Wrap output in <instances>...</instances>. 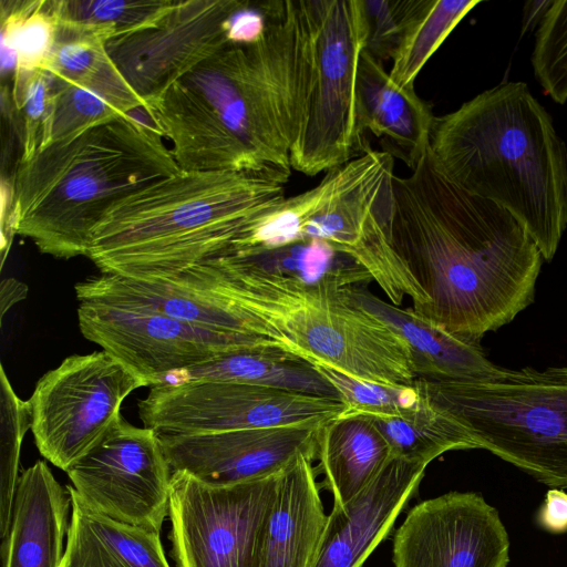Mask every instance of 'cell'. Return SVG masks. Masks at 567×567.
Listing matches in <instances>:
<instances>
[{"instance_id": "1", "label": "cell", "mask_w": 567, "mask_h": 567, "mask_svg": "<svg viewBox=\"0 0 567 567\" xmlns=\"http://www.w3.org/2000/svg\"><path fill=\"white\" fill-rule=\"evenodd\" d=\"M390 243L425 293L416 312L472 341L509 323L535 296L543 256L506 209L447 179L430 152L393 177Z\"/></svg>"}, {"instance_id": "2", "label": "cell", "mask_w": 567, "mask_h": 567, "mask_svg": "<svg viewBox=\"0 0 567 567\" xmlns=\"http://www.w3.org/2000/svg\"><path fill=\"white\" fill-rule=\"evenodd\" d=\"M307 78L299 0H284L258 41L221 49L145 112L183 171H291Z\"/></svg>"}, {"instance_id": "3", "label": "cell", "mask_w": 567, "mask_h": 567, "mask_svg": "<svg viewBox=\"0 0 567 567\" xmlns=\"http://www.w3.org/2000/svg\"><path fill=\"white\" fill-rule=\"evenodd\" d=\"M429 152L447 179L506 209L554 258L567 228V150L526 83L502 82L435 116Z\"/></svg>"}, {"instance_id": "4", "label": "cell", "mask_w": 567, "mask_h": 567, "mask_svg": "<svg viewBox=\"0 0 567 567\" xmlns=\"http://www.w3.org/2000/svg\"><path fill=\"white\" fill-rule=\"evenodd\" d=\"M290 171H183L113 203L90 235L101 274L172 279L226 254L248 223L285 197Z\"/></svg>"}, {"instance_id": "5", "label": "cell", "mask_w": 567, "mask_h": 567, "mask_svg": "<svg viewBox=\"0 0 567 567\" xmlns=\"http://www.w3.org/2000/svg\"><path fill=\"white\" fill-rule=\"evenodd\" d=\"M179 171L155 127L122 116L19 162L12 230L42 254L86 256L91 231L113 203Z\"/></svg>"}, {"instance_id": "6", "label": "cell", "mask_w": 567, "mask_h": 567, "mask_svg": "<svg viewBox=\"0 0 567 567\" xmlns=\"http://www.w3.org/2000/svg\"><path fill=\"white\" fill-rule=\"evenodd\" d=\"M199 266L241 302L251 334L360 378L396 384L416 379L404 343L351 303L346 290L269 275L230 256Z\"/></svg>"}, {"instance_id": "7", "label": "cell", "mask_w": 567, "mask_h": 567, "mask_svg": "<svg viewBox=\"0 0 567 567\" xmlns=\"http://www.w3.org/2000/svg\"><path fill=\"white\" fill-rule=\"evenodd\" d=\"M414 385L487 450L551 488H567V367L501 368L480 381Z\"/></svg>"}, {"instance_id": "8", "label": "cell", "mask_w": 567, "mask_h": 567, "mask_svg": "<svg viewBox=\"0 0 567 567\" xmlns=\"http://www.w3.org/2000/svg\"><path fill=\"white\" fill-rule=\"evenodd\" d=\"M299 4L307 32L308 78L290 166L315 176L369 150L357 106L365 22L362 0H299Z\"/></svg>"}, {"instance_id": "9", "label": "cell", "mask_w": 567, "mask_h": 567, "mask_svg": "<svg viewBox=\"0 0 567 567\" xmlns=\"http://www.w3.org/2000/svg\"><path fill=\"white\" fill-rule=\"evenodd\" d=\"M394 175L393 155L369 148L327 171L315 187L285 196L259 213L226 254L262 251L311 239L350 254L362 241L370 216L391 208Z\"/></svg>"}, {"instance_id": "10", "label": "cell", "mask_w": 567, "mask_h": 567, "mask_svg": "<svg viewBox=\"0 0 567 567\" xmlns=\"http://www.w3.org/2000/svg\"><path fill=\"white\" fill-rule=\"evenodd\" d=\"M148 383L105 351L66 357L44 373L29 399L40 454L66 472L122 417L121 405Z\"/></svg>"}, {"instance_id": "11", "label": "cell", "mask_w": 567, "mask_h": 567, "mask_svg": "<svg viewBox=\"0 0 567 567\" xmlns=\"http://www.w3.org/2000/svg\"><path fill=\"white\" fill-rule=\"evenodd\" d=\"M348 410L340 399L217 380L162 382L138 402L143 425L166 435L327 421Z\"/></svg>"}, {"instance_id": "12", "label": "cell", "mask_w": 567, "mask_h": 567, "mask_svg": "<svg viewBox=\"0 0 567 567\" xmlns=\"http://www.w3.org/2000/svg\"><path fill=\"white\" fill-rule=\"evenodd\" d=\"M279 473L215 486L173 472L168 517L176 567H252Z\"/></svg>"}, {"instance_id": "13", "label": "cell", "mask_w": 567, "mask_h": 567, "mask_svg": "<svg viewBox=\"0 0 567 567\" xmlns=\"http://www.w3.org/2000/svg\"><path fill=\"white\" fill-rule=\"evenodd\" d=\"M78 321L86 340L126 364L148 386L231 352L284 349L265 337L220 334L157 311L127 306L79 302Z\"/></svg>"}, {"instance_id": "14", "label": "cell", "mask_w": 567, "mask_h": 567, "mask_svg": "<svg viewBox=\"0 0 567 567\" xmlns=\"http://www.w3.org/2000/svg\"><path fill=\"white\" fill-rule=\"evenodd\" d=\"M66 474L93 511L161 533L169 512L173 472L155 431L122 416Z\"/></svg>"}, {"instance_id": "15", "label": "cell", "mask_w": 567, "mask_h": 567, "mask_svg": "<svg viewBox=\"0 0 567 567\" xmlns=\"http://www.w3.org/2000/svg\"><path fill=\"white\" fill-rule=\"evenodd\" d=\"M244 0H177L151 28L106 44L144 111L175 82L231 45L230 23Z\"/></svg>"}, {"instance_id": "16", "label": "cell", "mask_w": 567, "mask_h": 567, "mask_svg": "<svg viewBox=\"0 0 567 567\" xmlns=\"http://www.w3.org/2000/svg\"><path fill=\"white\" fill-rule=\"evenodd\" d=\"M509 537L480 493L449 492L413 506L393 537L394 567H507Z\"/></svg>"}, {"instance_id": "17", "label": "cell", "mask_w": 567, "mask_h": 567, "mask_svg": "<svg viewBox=\"0 0 567 567\" xmlns=\"http://www.w3.org/2000/svg\"><path fill=\"white\" fill-rule=\"evenodd\" d=\"M323 422L157 435L172 472H185L208 485L228 486L274 475L301 452L317 455Z\"/></svg>"}, {"instance_id": "18", "label": "cell", "mask_w": 567, "mask_h": 567, "mask_svg": "<svg viewBox=\"0 0 567 567\" xmlns=\"http://www.w3.org/2000/svg\"><path fill=\"white\" fill-rule=\"evenodd\" d=\"M426 466L393 455L367 488L333 506L313 567H361L417 492Z\"/></svg>"}, {"instance_id": "19", "label": "cell", "mask_w": 567, "mask_h": 567, "mask_svg": "<svg viewBox=\"0 0 567 567\" xmlns=\"http://www.w3.org/2000/svg\"><path fill=\"white\" fill-rule=\"evenodd\" d=\"M315 460L316 454L301 452L280 471L252 567H313L328 520Z\"/></svg>"}, {"instance_id": "20", "label": "cell", "mask_w": 567, "mask_h": 567, "mask_svg": "<svg viewBox=\"0 0 567 567\" xmlns=\"http://www.w3.org/2000/svg\"><path fill=\"white\" fill-rule=\"evenodd\" d=\"M347 299L389 328L406 347L416 378L436 381H480L501 368L480 342L457 337L417 315L389 303L365 288L346 290Z\"/></svg>"}, {"instance_id": "21", "label": "cell", "mask_w": 567, "mask_h": 567, "mask_svg": "<svg viewBox=\"0 0 567 567\" xmlns=\"http://www.w3.org/2000/svg\"><path fill=\"white\" fill-rule=\"evenodd\" d=\"M70 517V493L48 464L38 461L24 470L0 546L2 567H61Z\"/></svg>"}, {"instance_id": "22", "label": "cell", "mask_w": 567, "mask_h": 567, "mask_svg": "<svg viewBox=\"0 0 567 567\" xmlns=\"http://www.w3.org/2000/svg\"><path fill=\"white\" fill-rule=\"evenodd\" d=\"M357 106L362 131L388 141L410 168L427 152L435 120L431 106L414 86L399 87L367 50L359 60Z\"/></svg>"}, {"instance_id": "23", "label": "cell", "mask_w": 567, "mask_h": 567, "mask_svg": "<svg viewBox=\"0 0 567 567\" xmlns=\"http://www.w3.org/2000/svg\"><path fill=\"white\" fill-rule=\"evenodd\" d=\"M392 456L371 419L348 410L322 423L316 471L323 474L333 506H343L378 477Z\"/></svg>"}, {"instance_id": "24", "label": "cell", "mask_w": 567, "mask_h": 567, "mask_svg": "<svg viewBox=\"0 0 567 567\" xmlns=\"http://www.w3.org/2000/svg\"><path fill=\"white\" fill-rule=\"evenodd\" d=\"M66 488L71 517L61 567H171L159 532L109 518Z\"/></svg>"}, {"instance_id": "25", "label": "cell", "mask_w": 567, "mask_h": 567, "mask_svg": "<svg viewBox=\"0 0 567 567\" xmlns=\"http://www.w3.org/2000/svg\"><path fill=\"white\" fill-rule=\"evenodd\" d=\"M193 380L248 383L340 399L334 386L308 360L276 347L231 352L215 361L175 373L164 382Z\"/></svg>"}, {"instance_id": "26", "label": "cell", "mask_w": 567, "mask_h": 567, "mask_svg": "<svg viewBox=\"0 0 567 567\" xmlns=\"http://www.w3.org/2000/svg\"><path fill=\"white\" fill-rule=\"evenodd\" d=\"M262 272L305 285H329L347 290L373 280L352 256L323 240H305L274 249L227 254Z\"/></svg>"}, {"instance_id": "27", "label": "cell", "mask_w": 567, "mask_h": 567, "mask_svg": "<svg viewBox=\"0 0 567 567\" xmlns=\"http://www.w3.org/2000/svg\"><path fill=\"white\" fill-rule=\"evenodd\" d=\"M106 44L96 37L59 27L55 44L42 70L58 82L103 94L130 115L136 109H144V103L113 62Z\"/></svg>"}, {"instance_id": "28", "label": "cell", "mask_w": 567, "mask_h": 567, "mask_svg": "<svg viewBox=\"0 0 567 567\" xmlns=\"http://www.w3.org/2000/svg\"><path fill=\"white\" fill-rule=\"evenodd\" d=\"M364 414L383 435L392 455L408 461L427 465L449 451L478 449L456 419L432 404L423 394L420 404L406 414Z\"/></svg>"}, {"instance_id": "29", "label": "cell", "mask_w": 567, "mask_h": 567, "mask_svg": "<svg viewBox=\"0 0 567 567\" xmlns=\"http://www.w3.org/2000/svg\"><path fill=\"white\" fill-rule=\"evenodd\" d=\"M2 73L11 68L13 82L42 70L58 35L52 0L1 1Z\"/></svg>"}, {"instance_id": "30", "label": "cell", "mask_w": 567, "mask_h": 567, "mask_svg": "<svg viewBox=\"0 0 567 567\" xmlns=\"http://www.w3.org/2000/svg\"><path fill=\"white\" fill-rule=\"evenodd\" d=\"M480 0H417L392 58L389 75L399 87L414 86L425 63Z\"/></svg>"}, {"instance_id": "31", "label": "cell", "mask_w": 567, "mask_h": 567, "mask_svg": "<svg viewBox=\"0 0 567 567\" xmlns=\"http://www.w3.org/2000/svg\"><path fill=\"white\" fill-rule=\"evenodd\" d=\"M173 0H52L59 27L110 42L156 24Z\"/></svg>"}, {"instance_id": "32", "label": "cell", "mask_w": 567, "mask_h": 567, "mask_svg": "<svg viewBox=\"0 0 567 567\" xmlns=\"http://www.w3.org/2000/svg\"><path fill=\"white\" fill-rule=\"evenodd\" d=\"M31 429L30 405L14 392L3 365L0 367V538L8 535L21 474L20 451Z\"/></svg>"}, {"instance_id": "33", "label": "cell", "mask_w": 567, "mask_h": 567, "mask_svg": "<svg viewBox=\"0 0 567 567\" xmlns=\"http://www.w3.org/2000/svg\"><path fill=\"white\" fill-rule=\"evenodd\" d=\"M305 359V358H303ZM308 360L337 390L349 411L403 415L422 401L419 389L412 384H396L360 378L318 359Z\"/></svg>"}, {"instance_id": "34", "label": "cell", "mask_w": 567, "mask_h": 567, "mask_svg": "<svg viewBox=\"0 0 567 567\" xmlns=\"http://www.w3.org/2000/svg\"><path fill=\"white\" fill-rule=\"evenodd\" d=\"M53 83L55 101L48 146L69 142L96 126L127 115L96 91L54 79Z\"/></svg>"}, {"instance_id": "35", "label": "cell", "mask_w": 567, "mask_h": 567, "mask_svg": "<svg viewBox=\"0 0 567 567\" xmlns=\"http://www.w3.org/2000/svg\"><path fill=\"white\" fill-rule=\"evenodd\" d=\"M532 66L544 92L564 104L567 101V0H551L539 22Z\"/></svg>"}, {"instance_id": "36", "label": "cell", "mask_w": 567, "mask_h": 567, "mask_svg": "<svg viewBox=\"0 0 567 567\" xmlns=\"http://www.w3.org/2000/svg\"><path fill=\"white\" fill-rule=\"evenodd\" d=\"M12 100L22 117L20 162H25L49 144L55 101L52 76L40 69L13 82Z\"/></svg>"}, {"instance_id": "37", "label": "cell", "mask_w": 567, "mask_h": 567, "mask_svg": "<svg viewBox=\"0 0 567 567\" xmlns=\"http://www.w3.org/2000/svg\"><path fill=\"white\" fill-rule=\"evenodd\" d=\"M417 0H362L365 48L380 62L393 58Z\"/></svg>"}, {"instance_id": "38", "label": "cell", "mask_w": 567, "mask_h": 567, "mask_svg": "<svg viewBox=\"0 0 567 567\" xmlns=\"http://www.w3.org/2000/svg\"><path fill=\"white\" fill-rule=\"evenodd\" d=\"M535 519L550 534L567 533V493L560 488L548 489Z\"/></svg>"}, {"instance_id": "39", "label": "cell", "mask_w": 567, "mask_h": 567, "mask_svg": "<svg viewBox=\"0 0 567 567\" xmlns=\"http://www.w3.org/2000/svg\"><path fill=\"white\" fill-rule=\"evenodd\" d=\"M28 295V286L14 278H6L1 281L0 288V315L1 319L6 312L16 303L25 299Z\"/></svg>"}, {"instance_id": "40", "label": "cell", "mask_w": 567, "mask_h": 567, "mask_svg": "<svg viewBox=\"0 0 567 567\" xmlns=\"http://www.w3.org/2000/svg\"><path fill=\"white\" fill-rule=\"evenodd\" d=\"M551 0L549 1H532L527 4L530 7L529 9L526 7L525 9V20H524V27L525 29L528 28L530 24L534 25L535 23L539 24L542 21L545 12L547 11L548 7L550 6Z\"/></svg>"}]
</instances>
